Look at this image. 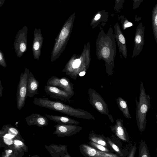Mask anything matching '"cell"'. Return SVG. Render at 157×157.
I'll return each instance as SVG.
<instances>
[{"mask_svg":"<svg viewBox=\"0 0 157 157\" xmlns=\"http://www.w3.org/2000/svg\"><path fill=\"white\" fill-rule=\"evenodd\" d=\"M96 40L95 53L97 58L104 61L106 71L108 76L113 74L114 60L116 54V40L113 30L110 27L106 33L100 28Z\"/></svg>","mask_w":157,"mask_h":157,"instance_id":"1","label":"cell"},{"mask_svg":"<svg viewBox=\"0 0 157 157\" xmlns=\"http://www.w3.org/2000/svg\"><path fill=\"white\" fill-rule=\"evenodd\" d=\"M90 41L84 44L82 53L74 54L62 70L71 78L76 80L79 73L86 72L91 60Z\"/></svg>","mask_w":157,"mask_h":157,"instance_id":"2","label":"cell"},{"mask_svg":"<svg viewBox=\"0 0 157 157\" xmlns=\"http://www.w3.org/2000/svg\"><path fill=\"white\" fill-rule=\"evenodd\" d=\"M33 102L37 106L72 117L86 119H94V117L87 111L79 108H75L62 102L51 100L47 98H35Z\"/></svg>","mask_w":157,"mask_h":157,"instance_id":"3","label":"cell"},{"mask_svg":"<svg viewBox=\"0 0 157 157\" xmlns=\"http://www.w3.org/2000/svg\"><path fill=\"white\" fill-rule=\"evenodd\" d=\"M75 16V13H73L66 21L56 39L51 53V62L58 59L64 51L72 31Z\"/></svg>","mask_w":157,"mask_h":157,"instance_id":"4","label":"cell"},{"mask_svg":"<svg viewBox=\"0 0 157 157\" xmlns=\"http://www.w3.org/2000/svg\"><path fill=\"white\" fill-rule=\"evenodd\" d=\"M139 101L136 99V117L138 127L141 132L144 130L146 123V116L150 108V97L146 94L143 83L141 81Z\"/></svg>","mask_w":157,"mask_h":157,"instance_id":"5","label":"cell"},{"mask_svg":"<svg viewBox=\"0 0 157 157\" xmlns=\"http://www.w3.org/2000/svg\"><path fill=\"white\" fill-rule=\"evenodd\" d=\"M29 72V69L25 68L24 73H21L20 75L16 94L17 107L19 110L24 106L27 97L28 79Z\"/></svg>","mask_w":157,"mask_h":157,"instance_id":"6","label":"cell"},{"mask_svg":"<svg viewBox=\"0 0 157 157\" xmlns=\"http://www.w3.org/2000/svg\"><path fill=\"white\" fill-rule=\"evenodd\" d=\"M28 27L24 26L19 30L14 42V51L17 57L21 58L27 49Z\"/></svg>","mask_w":157,"mask_h":157,"instance_id":"7","label":"cell"},{"mask_svg":"<svg viewBox=\"0 0 157 157\" xmlns=\"http://www.w3.org/2000/svg\"><path fill=\"white\" fill-rule=\"evenodd\" d=\"M88 93L90 103L101 113L108 115L109 112L107 105L101 95L92 88L89 89Z\"/></svg>","mask_w":157,"mask_h":157,"instance_id":"8","label":"cell"},{"mask_svg":"<svg viewBox=\"0 0 157 157\" xmlns=\"http://www.w3.org/2000/svg\"><path fill=\"white\" fill-rule=\"evenodd\" d=\"M145 27L142 22L137 26L134 36V45L132 56V59L139 55L143 49L144 44Z\"/></svg>","mask_w":157,"mask_h":157,"instance_id":"9","label":"cell"},{"mask_svg":"<svg viewBox=\"0 0 157 157\" xmlns=\"http://www.w3.org/2000/svg\"><path fill=\"white\" fill-rule=\"evenodd\" d=\"M55 128L53 134L59 137L69 136L75 135L82 129V127L77 125L71 124H57L54 126Z\"/></svg>","mask_w":157,"mask_h":157,"instance_id":"10","label":"cell"},{"mask_svg":"<svg viewBox=\"0 0 157 157\" xmlns=\"http://www.w3.org/2000/svg\"><path fill=\"white\" fill-rule=\"evenodd\" d=\"M46 85L59 87L73 95L75 94L73 84L66 77L59 78L55 76H52L48 80Z\"/></svg>","mask_w":157,"mask_h":157,"instance_id":"11","label":"cell"},{"mask_svg":"<svg viewBox=\"0 0 157 157\" xmlns=\"http://www.w3.org/2000/svg\"><path fill=\"white\" fill-rule=\"evenodd\" d=\"M44 90L46 93L51 98L64 101L70 102L71 98L73 95L64 90H61L53 86L45 85Z\"/></svg>","mask_w":157,"mask_h":157,"instance_id":"12","label":"cell"},{"mask_svg":"<svg viewBox=\"0 0 157 157\" xmlns=\"http://www.w3.org/2000/svg\"><path fill=\"white\" fill-rule=\"evenodd\" d=\"M79 148L81 154L86 157H117L114 154L98 150L86 144H80Z\"/></svg>","mask_w":157,"mask_h":157,"instance_id":"13","label":"cell"},{"mask_svg":"<svg viewBox=\"0 0 157 157\" xmlns=\"http://www.w3.org/2000/svg\"><path fill=\"white\" fill-rule=\"evenodd\" d=\"M43 40L44 38L41 34V29L35 28L32 45L33 55L35 59L40 60Z\"/></svg>","mask_w":157,"mask_h":157,"instance_id":"14","label":"cell"},{"mask_svg":"<svg viewBox=\"0 0 157 157\" xmlns=\"http://www.w3.org/2000/svg\"><path fill=\"white\" fill-rule=\"evenodd\" d=\"M114 28V36L119 52L120 53H122L124 58L126 59L127 56L128 51L125 37L118 23L115 24Z\"/></svg>","mask_w":157,"mask_h":157,"instance_id":"15","label":"cell"},{"mask_svg":"<svg viewBox=\"0 0 157 157\" xmlns=\"http://www.w3.org/2000/svg\"><path fill=\"white\" fill-rule=\"evenodd\" d=\"M45 148L52 157H71L67 149V145L50 144L44 145Z\"/></svg>","mask_w":157,"mask_h":157,"instance_id":"16","label":"cell"},{"mask_svg":"<svg viewBox=\"0 0 157 157\" xmlns=\"http://www.w3.org/2000/svg\"><path fill=\"white\" fill-rule=\"evenodd\" d=\"M25 119L29 126L35 125L42 128L48 124L49 121L47 117L37 113H33L27 117Z\"/></svg>","mask_w":157,"mask_h":157,"instance_id":"17","label":"cell"},{"mask_svg":"<svg viewBox=\"0 0 157 157\" xmlns=\"http://www.w3.org/2000/svg\"><path fill=\"white\" fill-rule=\"evenodd\" d=\"M39 87L38 81L36 79L32 72L30 71L28 79L27 97L32 98L37 94Z\"/></svg>","mask_w":157,"mask_h":157,"instance_id":"18","label":"cell"},{"mask_svg":"<svg viewBox=\"0 0 157 157\" xmlns=\"http://www.w3.org/2000/svg\"><path fill=\"white\" fill-rule=\"evenodd\" d=\"M45 116L50 120L60 124H71L78 125L80 123L66 116L45 114Z\"/></svg>","mask_w":157,"mask_h":157,"instance_id":"19","label":"cell"},{"mask_svg":"<svg viewBox=\"0 0 157 157\" xmlns=\"http://www.w3.org/2000/svg\"><path fill=\"white\" fill-rule=\"evenodd\" d=\"M108 12L105 10L98 11L95 14L91 21L90 25L93 29L96 27L101 22H106L108 20Z\"/></svg>","mask_w":157,"mask_h":157,"instance_id":"20","label":"cell"},{"mask_svg":"<svg viewBox=\"0 0 157 157\" xmlns=\"http://www.w3.org/2000/svg\"><path fill=\"white\" fill-rule=\"evenodd\" d=\"M112 128L118 137L123 141H128V135L120 120H117V121L116 124Z\"/></svg>","mask_w":157,"mask_h":157,"instance_id":"21","label":"cell"},{"mask_svg":"<svg viewBox=\"0 0 157 157\" xmlns=\"http://www.w3.org/2000/svg\"><path fill=\"white\" fill-rule=\"evenodd\" d=\"M117 102L118 106L124 116L127 118H131L126 101L121 97H119L117 99Z\"/></svg>","mask_w":157,"mask_h":157,"instance_id":"22","label":"cell"},{"mask_svg":"<svg viewBox=\"0 0 157 157\" xmlns=\"http://www.w3.org/2000/svg\"><path fill=\"white\" fill-rule=\"evenodd\" d=\"M152 23L154 39L157 44V4L155 5L152 11Z\"/></svg>","mask_w":157,"mask_h":157,"instance_id":"23","label":"cell"},{"mask_svg":"<svg viewBox=\"0 0 157 157\" xmlns=\"http://www.w3.org/2000/svg\"><path fill=\"white\" fill-rule=\"evenodd\" d=\"M2 129H3V131H1L0 135H2L5 132H7L8 133L14 135L17 139H20L21 137L20 136V134L17 130L13 126H10V125H5L3 126Z\"/></svg>","mask_w":157,"mask_h":157,"instance_id":"24","label":"cell"},{"mask_svg":"<svg viewBox=\"0 0 157 157\" xmlns=\"http://www.w3.org/2000/svg\"><path fill=\"white\" fill-rule=\"evenodd\" d=\"M89 139L97 144L107 147L106 142L101 137H99L98 135H95L93 132L90 133L89 134Z\"/></svg>","mask_w":157,"mask_h":157,"instance_id":"25","label":"cell"},{"mask_svg":"<svg viewBox=\"0 0 157 157\" xmlns=\"http://www.w3.org/2000/svg\"><path fill=\"white\" fill-rule=\"evenodd\" d=\"M89 143L92 147L98 150L110 153V151L103 145L97 144L91 141H90Z\"/></svg>","mask_w":157,"mask_h":157,"instance_id":"26","label":"cell"},{"mask_svg":"<svg viewBox=\"0 0 157 157\" xmlns=\"http://www.w3.org/2000/svg\"><path fill=\"white\" fill-rule=\"evenodd\" d=\"M13 143L16 146H18L19 147H21V148L25 152L28 151V147L25 144L24 142L19 140H15L13 141Z\"/></svg>","mask_w":157,"mask_h":157,"instance_id":"27","label":"cell"},{"mask_svg":"<svg viewBox=\"0 0 157 157\" xmlns=\"http://www.w3.org/2000/svg\"><path fill=\"white\" fill-rule=\"evenodd\" d=\"M125 0H115V3L114 9L117 12L120 10L123 6Z\"/></svg>","mask_w":157,"mask_h":157,"instance_id":"28","label":"cell"},{"mask_svg":"<svg viewBox=\"0 0 157 157\" xmlns=\"http://www.w3.org/2000/svg\"><path fill=\"white\" fill-rule=\"evenodd\" d=\"M141 145L142 147H140V149L139 156V157H148L149 155L147 152V148L145 147V146H142L141 144Z\"/></svg>","mask_w":157,"mask_h":157,"instance_id":"29","label":"cell"},{"mask_svg":"<svg viewBox=\"0 0 157 157\" xmlns=\"http://www.w3.org/2000/svg\"><path fill=\"white\" fill-rule=\"evenodd\" d=\"M108 143L110 146L114 150L118 153L120 155H122V154L118 147L114 144L110 140L108 139L107 140Z\"/></svg>","mask_w":157,"mask_h":157,"instance_id":"30","label":"cell"},{"mask_svg":"<svg viewBox=\"0 0 157 157\" xmlns=\"http://www.w3.org/2000/svg\"><path fill=\"white\" fill-rule=\"evenodd\" d=\"M0 65L4 67H6L7 64L3 53L0 50Z\"/></svg>","mask_w":157,"mask_h":157,"instance_id":"31","label":"cell"},{"mask_svg":"<svg viewBox=\"0 0 157 157\" xmlns=\"http://www.w3.org/2000/svg\"><path fill=\"white\" fill-rule=\"evenodd\" d=\"M122 24V28L124 30H125L127 28L132 26V23L129 22L127 19L125 20L124 21H121Z\"/></svg>","mask_w":157,"mask_h":157,"instance_id":"32","label":"cell"},{"mask_svg":"<svg viewBox=\"0 0 157 157\" xmlns=\"http://www.w3.org/2000/svg\"><path fill=\"white\" fill-rule=\"evenodd\" d=\"M133 2L132 4L133 9L135 10L138 8L141 4L143 0H131Z\"/></svg>","mask_w":157,"mask_h":157,"instance_id":"33","label":"cell"},{"mask_svg":"<svg viewBox=\"0 0 157 157\" xmlns=\"http://www.w3.org/2000/svg\"><path fill=\"white\" fill-rule=\"evenodd\" d=\"M3 137L5 138H6L8 139H12L15 137L14 135L8 133H6V134Z\"/></svg>","mask_w":157,"mask_h":157,"instance_id":"34","label":"cell"},{"mask_svg":"<svg viewBox=\"0 0 157 157\" xmlns=\"http://www.w3.org/2000/svg\"><path fill=\"white\" fill-rule=\"evenodd\" d=\"M3 89V87L2 86L1 82L0 79V97H1L2 96Z\"/></svg>","mask_w":157,"mask_h":157,"instance_id":"35","label":"cell"},{"mask_svg":"<svg viewBox=\"0 0 157 157\" xmlns=\"http://www.w3.org/2000/svg\"><path fill=\"white\" fill-rule=\"evenodd\" d=\"M86 72L84 71H81L79 73L78 75L81 77L85 75Z\"/></svg>","mask_w":157,"mask_h":157,"instance_id":"36","label":"cell"},{"mask_svg":"<svg viewBox=\"0 0 157 157\" xmlns=\"http://www.w3.org/2000/svg\"><path fill=\"white\" fill-rule=\"evenodd\" d=\"M5 0H0V7H1L5 3Z\"/></svg>","mask_w":157,"mask_h":157,"instance_id":"37","label":"cell"},{"mask_svg":"<svg viewBox=\"0 0 157 157\" xmlns=\"http://www.w3.org/2000/svg\"><path fill=\"white\" fill-rule=\"evenodd\" d=\"M0 132H1V131H0Z\"/></svg>","mask_w":157,"mask_h":157,"instance_id":"38","label":"cell"},{"mask_svg":"<svg viewBox=\"0 0 157 157\" xmlns=\"http://www.w3.org/2000/svg\"></svg>","mask_w":157,"mask_h":157,"instance_id":"39","label":"cell"}]
</instances>
